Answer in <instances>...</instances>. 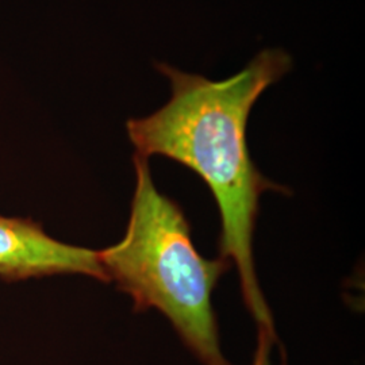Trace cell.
Listing matches in <instances>:
<instances>
[{"mask_svg":"<svg viewBox=\"0 0 365 365\" xmlns=\"http://www.w3.org/2000/svg\"><path fill=\"white\" fill-rule=\"evenodd\" d=\"M168 103L149 117L130 119L128 133L138 156H164L194 170L207 184L221 214L222 259L235 262L242 298L259 330L274 334L272 314L259 286L253 233L260 196L286 188L261 175L249 153V114L268 87L292 68L280 49H265L235 76L212 81L168 64Z\"/></svg>","mask_w":365,"mask_h":365,"instance_id":"obj_1","label":"cell"},{"mask_svg":"<svg viewBox=\"0 0 365 365\" xmlns=\"http://www.w3.org/2000/svg\"><path fill=\"white\" fill-rule=\"evenodd\" d=\"M135 191L125 237L99 252L110 282L130 295L134 312L156 309L205 365H233L221 351L212 291L232 268L200 256L180 206L157 190L148 158L135 155Z\"/></svg>","mask_w":365,"mask_h":365,"instance_id":"obj_2","label":"cell"},{"mask_svg":"<svg viewBox=\"0 0 365 365\" xmlns=\"http://www.w3.org/2000/svg\"><path fill=\"white\" fill-rule=\"evenodd\" d=\"M86 274L110 283L99 252L60 242L31 218L0 215V279L18 282L53 274Z\"/></svg>","mask_w":365,"mask_h":365,"instance_id":"obj_3","label":"cell"},{"mask_svg":"<svg viewBox=\"0 0 365 365\" xmlns=\"http://www.w3.org/2000/svg\"><path fill=\"white\" fill-rule=\"evenodd\" d=\"M276 337L265 330H259V342L255 354L253 365H269V353Z\"/></svg>","mask_w":365,"mask_h":365,"instance_id":"obj_4","label":"cell"}]
</instances>
